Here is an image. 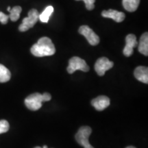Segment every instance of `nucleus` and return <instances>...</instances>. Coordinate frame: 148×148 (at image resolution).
<instances>
[{
  "instance_id": "4",
  "label": "nucleus",
  "mask_w": 148,
  "mask_h": 148,
  "mask_svg": "<svg viewBox=\"0 0 148 148\" xmlns=\"http://www.w3.org/2000/svg\"><path fill=\"white\" fill-rule=\"evenodd\" d=\"M43 101H45L43 95L39 92H34L25 98V104L29 110L35 111L41 108Z\"/></svg>"
},
{
  "instance_id": "17",
  "label": "nucleus",
  "mask_w": 148,
  "mask_h": 148,
  "mask_svg": "<svg viewBox=\"0 0 148 148\" xmlns=\"http://www.w3.org/2000/svg\"><path fill=\"white\" fill-rule=\"evenodd\" d=\"M10 128V125L6 120H0V134L5 133Z\"/></svg>"
},
{
  "instance_id": "9",
  "label": "nucleus",
  "mask_w": 148,
  "mask_h": 148,
  "mask_svg": "<svg viewBox=\"0 0 148 148\" xmlns=\"http://www.w3.org/2000/svg\"><path fill=\"white\" fill-rule=\"evenodd\" d=\"M110 99L104 95H101L91 101V105L97 110L102 111L110 105Z\"/></svg>"
},
{
  "instance_id": "20",
  "label": "nucleus",
  "mask_w": 148,
  "mask_h": 148,
  "mask_svg": "<svg viewBox=\"0 0 148 148\" xmlns=\"http://www.w3.org/2000/svg\"><path fill=\"white\" fill-rule=\"evenodd\" d=\"M125 148H136L135 147H133V146H128V147H125Z\"/></svg>"
},
{
  "instance_id": "12",
  "label": "nucleus",
  "mask_w": 148,
  "mask_h": 148,
  "mask_svg": "<svg viewBox=\"0 0 148 148\" xmlns=\"http://www.w3.org/2000/svg\"><path fill=\"white\" fill-rule=\"evenodd\" d=\"M138 50L140 53L145 56H148V33L145 32L142 34L138 42Z\"/></svg>"
},
{
  "instance_id": "10",
  "label": "nucleus",
  "mask_w": 148,
  "mask_h": 148,
  "mask_svg": "<svg viewBox=\"0 0 148 148\" xmlns=\"http://www.w3.org/2000/svg\"><path fill=\"white\" fill-rule=\"evenodd\" d=\"M101 16L105 18H112L117 23L123 21L125 16L123 12H119V11L116 10H112V9H110V10H103L101 12Z\"/></svg>"
},
{
  "instance_id": "21",
  "label": "nucleus",
  "mask_w": 148,
  "mask_h": 148,
  "mask_svg": "<svg viewBox=\"0 0 148 148\" xmlns=\"http://www.w3.org/2000/svg\"><path fill=\"white\" fill-rule=\"evenodd\" d=\"M10 9H11L10 7V6H8V8H7V10H8V11L9 12V11L10 10Z\"/></svg>"
},
{
  "instance_id": "22",
  "label": "nucleus",
  "mask_w": 148,
  "mask_h": 148,
  "mask_svg": "<svg viewBox=\"0 0 148 148\" xmlns=\"http://www.w3.org/2000/svg\"><path fill=\"white\" fill-rule=\"evenodd\" d=\"M42 148H47V145H44L43 147H42Z\"/></svg>"
},
{
  "instance_id": "2",
  "label": "nucleus",
  "mask_w": 148,
  "mask_h": 148,
  "mask_svg": "<svg viewBox=\"0 0 148 148\" xmlns=\"http://www.w3.org/2000/svg\"><path fill=\"white\" fill-rule=\"evenodd\" d=\"M39 12L36 9H32L28 12V16L24 18L22 23L18 27L20 32H25L32 28L39 20Z\"/></svg>"
},
{
  "instance_id": "19",
  "label": "nucleus",
  "mask_w": 148,
  "mask_h": 148,
  "mask_svg": "<svg viewBox=\"0 0 148 148\" xmlns=\"http://www.w3.org/2000/svg\"><path fill=\"white\" fill-rule=\"evenodd\" d=\"M9 16L3 13L2 12H0V23L2 24H6L8 23Z\"/></svg>"
},
{
  "instance_id": "5",
  "label": "nucleus",
  "mask_w": 148,
  "mask_h": 148,
  "mask_svg": "<svg viewBox=\"0 0 148 148\" xmlns=\"http://www.w3.org/2000/svg\"><path fill=\"white\" fill-rule=\"evenodd\" d=\"M67 72L69 74L73 73L77 70H81L84 72L89 71V66L86 64L84 60L79 57L74 56L70 59L69 61V66H67Z\"/></svg>"
},
{
  "instance_id": "8",
  "label": "nucleus",
  "mask_w": 148,
  "mask_h": 148,
  "mask_svg": "<svg viewBox=\"0 0 148 148\" xmlns=\"http://www.w3.org/2000/svg\"><path fill=\"white\" fill-rule=\"evenodd\" d=\"M138 45L136 37L134 34H130L125 38V46L123 49V53L125 56L129 57L132 55L134 48Z\"/></svg>"
},
{
  "instance_id": "15",
  "label": "nucleus",
  "mask_w": 148,
  "mask_h": 148,
  "mask_svg": "<svg viewBox=\"0 0 148 148\" xmlns=\"http://www.w3.org/2000/svg\"><path fill=\"white\" fill-rule=\"evenodd\" d=\"M53 12V8L51 5H49L46 8L41 14H39V20L42 23H47L49 18Z\"/></svg>"
},
{
  "instance_id": "6",
  "label": "nucleus",
  "mask_w": 148,
  "mask_h": 148,
  "mask_svg": "<svg viewBox=\"0 0 148 148\" xmlns=\"http://www.w3.org/2000/svg\"><path fill=\"white\" fill-rule=\"evenodd\" d=\"M79 33L86 38L90 45L95 46L99 44V37L88 25H82L79 27Z\"/></svg>"
},
{
  "instance_id": "23",
  "label": "nucleus",
  "mask_w": 148,
  "mask_h": 148,
  "mask_svg": "<svg viewBox=\"0 0 148 148\" xmlns=\"http://www.w3.org/2000/svg\"><path fill=\"white\" fill-rule=\"evenodd\" d=\"M34 148H42V147H35Z\"/></svg>"
},
{
  "instance_id": "1",
  "label": "nucleus",
  "mask_w": 148,
  "mask_h": 148,
  "mask_svg": "<svg viewBox=\"0 0 148 148\" xmlns=\"http://www.w3.org/2000/svg\"><path fill=\"white\" fill-rule=\"evenodd\" d=\"M31 53L34 56L44 57L52 56L56 52V48L52 41L48 37H42L31 47Z\"/></svg>"
},
{
  "instance_id": "3",
  "label": "nucleus",
  "mask_w": 148,
  "mask_h": 148,
  "mask_svg": "<svg viewBox=\"0 0 148 148\" xmlns=\"http://www.w3.org/2000/svg\"><path fill=\"white\" fill-rule=\"evenodd\" d=\"M91 132L92 129L89 126H82L79 127L75 136L77 143L84 147V148H94L88 141V138Z\"/></svg>"
},
{
  "instance_id": "11",
  "label": "nucleus",
  "mask_w": 148,
  "mask_h": 148,
  "mask_svg": "<svg viewBox=\"0 0 148 148\" xmlns=\"http://www.w3.org/2000/svg\"><path fill=\"white\" fill-rule=\"evenodd\" d=\"M134 77L140 82L148 83V68L146 66H139L136 68L134 71Z\"/></svg>"
},
{
  "instance_id": "14",
  "label": "nucleus",
  "mask_w": 148,
  "mask_h": 148,
  "mask_svg": "<svg viewBox=\"0 0 148 148\" xmlns=\"http://www.w3.org/2000/svg\"><path fill=\"white\" fill-rule=\"evenodd\" d=\"M11 73L8 69L3 64H0V82L4 83L10 80Z\"/></svg>"
},
{
  "instance_id": "18",
  "label": "nucleus",
  "mask_w": 148,
  "mask_h": 148,
  "mask_svg": "<svg viewBox=\"0 0 148 148\" xmlns=\"http://www.w3.org/2000/svg\"><path fill=\"white\" fill-rule=\"evenodd\" d=\"M76 1H83L86 5V8L88 10H92L95 8V0H76Z\"/></svg>"
},
{
  "instance_id": "16",
  "label": "nucleus",
  "mask_w": 148,
  "mask_h": 148,
  "mask_svg": "<svg viewBox=\"0 0 148 148\" xmlns=\"http://www.w3.org/2000/svg\"><path fill=\"white\" fill-rule=\"evenodd\" d=\"M22 10L21 7L20 6H14L10 9L9 11L10 14H9V18L12 21H16L20 17V14H21Z\"/></svg>"
},
{
  "instance_id": "7",
  "label": "nucleus",
  "mask_w": 148,
  "mask_h": 148,
  "mask_svg": "<svg viewBox=\"0 0 148 148\" xmlns=\"http://www.w3.org/2000/svg\"><path fill=\"white\" fill-rule=\"evenodd\" d=\"M113 65V62L109 60L106 57H101L96 61L95 64V70L99 76H103L106 71L110 69Z\"/></svg>"
},
{
  "instance_id": "13",
  "label": "nucleus",
  "mask_w": 148,
  "mask_h": 148,
  "mask_svg": "<svg viewBox=\"0 0 148 148\" xmlns=\"http://www.w3.org/2000/svg\"><path fill=\"white\" fill-rule=\"evenodd\" d=\"M123 6L128 12H134L137 10L140 0H123Z\"/></svg>"
}]
</instances>
